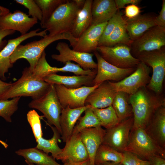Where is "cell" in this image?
<instances>
[{
	"instance_id": "23",
	"label": "cell",
	"mask_w": 165,
	"mask_h": 165,
	"mask_svg": "<svg viewBox=\"0 0 165 165\" xmlns=\"http://www.w3.org/2000/svg\"><path fill=\"white\" fill-rule=\"evenodd\" d=\"M90 105L72 108L68 106L63 108L60 118V124L61 130V138L65 142L72 135L75 124L82 114Z\"/></svg>"
},
{
	"instance_id": "18",
	"label": "cell",
	"mask_w": 165,
	"mask_h": 165,
	"mask_svg": "<svg viewBox=\"0 0 165 165\" xmlns=\"http://www.w3.org/2000/svg\"><path fill=\"white\" fill-rule=\"evenodd\" d=\"M61 152L54 159L66 162H79L89 159L86 149L81 140L80 133L72 134L65 142Z\"/></svg>"
},
{
	"instance_id": "37",
	"label": "cell",
	"mask_w": 165,
	"mask_h": 165,
	"mask_svg": "<svg viewBox=\"0 0 165 165\" xmlns=\"http://www.w3.org/2000/svg\"><path fill=\"white\" fill-rule=\"evenodd\" d=\"M27 116L28 121L31 127L36 141L42 137L43 135L40 121L41 116L34 109L29 111Z\"/></svg>"
},
{
	"instance_id": "43",
	"label": "cell",
	"mask_w": 165,
	"mask_h": 165,
	"mask_svg": "<svg viewBox=\"0 0 165 165\" xmlns=\"http://www.w3.org/2000/svg\"><path fill=\"white\" fill-rule=\"evenodd\" d=\"M115 2L118 10L124 8L126 5L134 4L137 5L141 1V0H115Z\"/></svg>"
},
{
	"instance_id": "29",
	"label": "cell",
	"mask_w": 165,
	"mask_h": 165,
	"mask_svg": "<svg viewBox=\"0 0 165 165\" xmlns=\"http://www.w3.org/2000/svg\"><path fill=\"white\" fill-rule=\"evenodd\" d=\"M132 42L127 31L126 20L122 16L111 35L99 46L110 47L124 44L130 47Z\"/></svg>"
},
{
	"instance_id": "28",
	"label": "cell",
	"mask_w": 165,
	"mask_h": 165,
	"mask_svg": "<svg viewBox=\"0 0 165 165\" xmlns=\"http://www.w3.org/2000/svg\"><path fill=\"white\" fill-rule=\"evenodd\" d=\"M17 155L25 159V161L36 165H61L52 156L36 147L20 149L15 152Z\"/></svg>"
},
{
	"instance_id": "1",
	"label": "cell",
	"mask_w": 165,
	"mask_h": 165,
	"mask_svg": "<svg viewBox=\"0 0 165 165\" xmlns=\"http://www.w3.org/2000/svg\"><path fill=\"white\" fill-rule=\"evenodd\" d=\"M146 87L129 95L128 102L134 118L132 128L145 129L156 111L165 105L164 98L150 91Z\"/></svg>"
},
{
	"instance_id": "36",
	"label": "cell",
	"mask_w": 165,
	"mask_h": 165,
	"mask_svg": "<svg viewBox=\"0 0 165 165\" xmlns=\"http://www.w3.org/2000/svg\"><path fill=\"white\" fill-rule=\"evenodd\" d=\"M20 97L13 98L11 100H0V116L6 121L11 123L12 116L17 111Z\"/></svg>"
},
{
	"instance_id": "27",
	"label": "cell",
	"mask_w": 165,
	"mask_h": 165,
	"mask_svg": "<svg viewBox=\"0 0 165 165\" xmlns=\"http://www.w3.org/2000/svg\"><path fill=\"white\" fill-rule=\"evenodd\" d=\"M92 0H86L82 7L78 12L71 32L72 36L79 38L91 25Z\"/></svg>"
},
{
	"instance_id": "15",
	"label": "cell",
	"mask_w": 165,
	"mask_h": 165,
	"mask_svg": "<svg viewBox=\"0 0 165 165\" xmlns=\"http://www.w3.org/2000/svg\"><path fill=\"white\" fill-rule=\"evenodd\" d=\"M40 29L31 31L27 33L21 35L14 39L8 40L6 45L0 51V79L5 81V75L9 69L13 66L11 63L10 57L17 47L25 40L35 36L44 37L47 34L46 29L38 32Z\"/></svg>"
},
{
	"instance_id": "51",
	"label": "cell",
	"mask_w": 165,
	"mask_h": 165,
	"mask_svg": "<svg viewBox=\"0 0 165 165\" xmlns=\"http://www.w3.org/2000/svg\"><path fill=\"white\" fill-rule=\"evenodd\" d=\"M25 162L26 163L28 164V165H35L34 164H32V163H30L28 162Z\"/></svg>"
},
{
	"instance_id": "3",
	"label": "cell",
	"mask_w": 165,
	"mask_h": 165,
	"mask_svg": "<svg viewBox=\"0 0 165 165\" xmlns=\"http://www.w3.org/2000/svg\"><path fill=\"white\" fill-rule=\"evenodd\" d=\"M77 39L71 33H64L54 36L46 35L39 40L34 41L24 45H19L11 55L10 62L13 64L19 59H25L29 63V68L32 70L45 48L50 44L59 40L65 39L69 41L70 46H72Z\"/></svg>"
},
{
	"instance_id": "42",
	"label": "cell",
	"mask_w": 165,
	"mask_h": 165,
	"mask_svg": "<svg viewBox=\"0 0 165 165\" xmlns=\"http://www.w3.org/2000/svg\"><path fill=\"white\" fill-rule=\"evenodd\" d=\"M156 25L165 28V0L162 1V8L158 15L155 19Z\"/></svg>"
},
{
	"instance_id": "6",
	"label": "cell",
	"mask_w": 165,
	"mask_h": 165,
	"mask_svg": "<svg viewBox=\"0 0 165 165\" xmlns=\"http://www.w3.org/2000/svg\"><path fill=\"white\" fill-rule=\"evenodd\" d=\"M136 58L152 68V75L147 88L155 94L160 95L162 91L165 76V47L159 50L142 53Z\"/></svg>"
},
{
	"instance_id": "13",
	"label": "cell",
	"mask_w": 165,
	"mask_h": 165,
	"mask_svg": "<svg viewBox=\"0 0 165 165\" xmlns=\"http://www.w3.org/2000/svg\"><path fill=\"white\" fill-rule=\"evenodd\" d=\"M59 54H53L51 57L58 61L65 64L68 61H74L85 70H96L97 64L93 59V54L81 52L71 49L66 42H60L56 47Z\"/></svg>"
},
{
	"instance_id": "48",
	"label": "cell",
	"mask_w": 165,
	"mask_h": 165,
	"mask_svg": "<svg viewBox=\"0 0 165 165\" xmlns=\"http://www.w3.org/2000/svg\"><path fill=\"white\" fill-rule=\"evenodd\" d=\"M9 12V10L8 9L0 6V17L2 15Z\"/></svg>"
},
{
	"instance_id": "26",
	"label": "cell",
	"mask_w": 165,
	"mask_h": 165,
	"mask_svg": "<svg viewBox=\"0 0 165 165\" xmlns=\"http://www.w3.org/2000/svg\"><path fill=\"white\" fill-rule=\"evenodd\" d=\"M118 10L114 0L93 1L91 25L108 22Z\"/></svg>"
},
{
	"instance_id": "32",
	"label": "cell",
	"mask_w": 165,
	"mask_h": 165,
	"mask_svg": "<svg viewBox=\"0 0 165 165\" xmlns=\"http://www.w3.org/2000/svg\"><path fill=\"white\" fill-rule=\"evenodd\" d=\"M123 158V153L118 152L108 145L101 144L96 154L95 164L107 162L121 163Z\"/></svg>"
},
{
	"instance_id": "40",
	"label": "cell",
	"mask_w": 165,
	"mask_h": 165,
	"mask_svg": "<svg viewBox=\"0 0 165 165\" xmlns=\"http://www.w3.org/2000/svg\"><path fill=\"white\" fill-rule=\"evenodd\" d=\"M123 153V158L121 163L123 165H151L149 161L142 159L127 151Z\"/></svg>"
},
{
	"instance_id": "25",
	"label": "cell",
	"mask_w": 165,
	"mask_h": 165,
	"mask_svg": "<svg viewBox=\"0 0 165 165\" xmlns=\"http://www.w3.org/2000/svg\"><path fill=\"white\" fill-rule=\"evenodd\" d=\"M96 75H61L56 73L49 74L43 80L50 84H61L69 88H76L82 86H92L93 81Z\"/></svg>"
},
{
	"instance_id": "20",
	"label": "cell",
	"mask_w": 165,
	"mask_h": 165,
	"mask_svg": "<svg viewBox=\"0 0 165 165\" xmlns=\"http://www.w3.org/2000/svg\"><path fill=\"white\" fill-rule=\"evenodd\" d=\"M117 92L111 85L109 81L100 83L88 96L85 106L92 108H103L112 105Z\"/></svg>"
},
{
	"instance_id": "8",
	"label": "cell",
	"mask_w": 165,
	"mask_h": 165,
	"mask_svg": "<svg viewBox=\"0 0 165 165\" xmlns=\"http://www.w3.org/2000/svg\"><path fill=\"white\" fill-rule=\"evenodd\" d=\"M96 51L106 61L120 68H135L141 62L131 54L130 47L124 44L98 46Z\"/></svg>"
},
{
	"instance_id": "5",
	"label": "cell",
	"mask_w": 165,
	"mask_h": 165,
	"mask_svg": "<svg viewBox=\"0 0 165 165\" xmlns=\"http://www.w3.org/2000/svg\"><path fill=\"white\" fill-rule=\"evenodd\" d=\"M125 151L148 161L156 156L165 159V150L159 146L148 135L145 129L141 128H132L129 142Z\"/></svg>"
},
{
	"instance_id": "21",
	"label": "cell",
	"mask_w": 165,
	"mask_h": 165,
	"mask_svg": "<svg viewBox=\"0 0 165 165\" xmlns=\"http://www.w3.org/2000/svg\"><path fill=\"white\" fill-rule=\"evenodd\" d=\"M106 129L101 127L85 129L79 133L80 138L88 153L89 165H95L96 152L103 141Z\"/></svg>"
},
{
	"instance_id": "33",
	"label": "cell",
	"mask_w": 165,
	"mask_h": 165,
	"mask_svg": "<svg viewBox=\"0 0 165 165\" xmlns=\"http://www.w3.org/2000/svg\"><path fill=\"white\" fill-rule=\"evenodd\" d=\"M92 108L100 121L101 126L105 129L112 127L120 122L112 105L103 108Z\"/></svg>"
},
{
	"instance_id": "16",
	"label": "cell",
	"mask_w": 165,
	"mask_h": 165,
	"mask_svg": "<svg viewBox=\"0 0 165 165\" xmlns=\"http://www.w3.org/2000/svg\"><path fill=\"white\" fill-rule=\"evenodd\" d=\"M62 67L51 66L47 62L45 51L38 60L35 67L32 70L33 73L38 77L43 79L47 75L59 72H70L75 75H96V70H85L79 64L68 61Z\"/></svg>"
},
{
	"instance_id": "30",
	"label": "cell",
	"mask_w": 165,
	"mask_h": 165,
	"mask_svg": "<svg viewBox=\"0 0 165 165\" xmlns=\"http://www.w3.org/2000/svg\"><path fill=\"white\" fill-rule=\"evenodd\" d=\"M48 125L53 132L52 138L49 139H45L42 137L39 138L36 141L37 143L36 147L47 154L51 153L52 156L54 159L62 151V149L60 148L58 143L61 138L60 134L55 127Z\"/></svg>"
},
{
	"instance_id": "4",
	"label": "cell",
	"mask_w": 165,
	"mask_h": 165,
	"mask_svg": "<svg viewBox=\"0 0 165 165\" xmlns=\"http://www.w3.org/2000/svg\"><path fill=\"white\" fill-rule=\"evenodd\" d=\"M81 8L73 0H67L57 8L41 28L48 31L50 36L71 33L77 13Z\"/></svg>"
},
{
	"instance_id": "10",
	"label": "cell",
	"mask_w": 165,
	"mask_h": 165,
	"mask_svg": "<svg viewBox=\"0 0 165 165\" xmlns=\"http://www.w3.org/2000/svg\"><path fill=\"white\" fill-rule=\"evenodd\" d=\"M165 46V28L153 26L133 41L131 52L136 56L144 52L160 49Z\"/></svg>"
},
{
	"instance_id": "9",
	"label": "cell",
	"mask_w": 165,
	"mask_h": 165,
	"mask_svg": "<svg viewBox=\"0 0 165 165\" xmlns=\"http://www.w3.org/2000/svg\"><path fill=\"white\" fill-rule=\"evenodd\" d=\"M150 72L149 67L141 61L134 71L129 75L119 82H109L116 92L132 95L141 88L147 86L151 79Z\"/></svg>"
},
{
	"instance_id": "12",
	"label": "cell",
	"mask_w": 165,
	"mask_h": 165,
	"mask_svg": "<svg viewBox=\"0 0 165 165\" xmlns=\"http://www.w3.org/2000/svg\"><path fill=\"white\" fill-rule=\"evenodd\" d=\"M99 84L91 86H83L76 88H68L61 84L54 85L57 95L63 108L68 106L75 108L85 106L87 97Z\"/></svg>"
},
{
	"instance_id": "22",
	"label": "cell",
	"mask_w": 165,
	"mask_h": 165,
	"mask_svg": "<svg viewBox=\"0 0 165 165\" xmlns=\"http://www.w3.org/2000/svg\"><path fill=\"white\" fill-rule=\"evenodd\" d=\"M144 129L154 142L165 150V105L156 111Z\"/></svg>"
},
{
	"instance_id": "19",
	"label": "cell",
	"mask_w": 165,
	"mask_h": 165,
	"mask_svg": "<svg viewBox=\"0 0 165 165\" xmlns=\"http://www.w3.org/2000/svg\"><path fill=\"white\" fill-rule=\"evenodd\" d=\"M107 22L91 25L72 46L73 50L88 53L96 51L100 38Z\"/></svg>"
},
{
	"instance_id": "34",
	"label": "cell",
	"mask_w": 165,
	"mask_h": 165,
	"mask_svg": "<svg viewBox=\"0 0 165 165\" xmlns=\"http://www.w3.org/2000/svg\"><path fill=\"white\" fill-rule=\"evenodd\" d=\"M84 112V115L82 117H80L79 119V123L75 126L72 134L79 133L85 129L101 127L100 121L91 106Z\"/></svg>"
},
{
	"instance_id": "2",
	"label": "cell",
	"mask_w": 165,
	"mask_h": 165,
	"mask_svg": "<svg viewBox=\"0 0 165 165\" xmlns=\"http://www.w3.org/2000/svg\"><path fill=\"white\" fill-rule=\"evenodd\" d=\"M51 84L35 75L29 67L25 68L20 78L12 83L8 90L0 97V100L22 96L30 97L33 100L43 96L49 89Z\"/></svg>"
},
{
	"instance_id": "17",
	"label": "cell",
	"mask_w": 165,
	"mask_h": 165,
	"mask_svg": "<svg viewBox=\"0 0 165 165\" xmlns=\"http://www.w3.org/2000/svg\"><path fill=\"white\" fill-rule=\"evenodd\" d=\"M36 19L30 17L26 13L19 10L9 12L0 17V29L13 30L25 35L38 22Z\"/></svg>"
},
{
	"instance_id": "24",
	"label": "cell",
	"mask_w": 165,
	"mask_h": 165,
	"mask_svg": "<svg viewBox=\"0 0 165 165\" xmlns=\"http://www.w3.org/2000/svg\"><path fill=\"white\" fill-rule=\"evenodd\" d=\"M156 16L153 13H146L132 19H125L127 31L130 39L133 41L156 26L155 19Z\"/></svg>"
},
{
	"instance_id": "44",
	"label": "cell",
	"mask_w": 165,
	"mask_h": 165,
	"mask_svg": "<svg viewBox=\"0 0 165 165\" xmlns=\"http://www.w3.org/2000/svg\"><path fill=\"white\" fill-rule=\"evenodd\" d=\"M15 31L13 30H2L0 29V51L7 44L6 41L3 39L6 37L14 34Z\"/></svg>"
},
{
	"instance_id": "7",
	"label": "cell",
	"mask_w": 165,
	"mask_h": 165,
	"mask_svg": "<svg viewBox=\"0 0 165 165\" xmlns=\"http://www.w3.org/2000/svg\"><path fill=\"white\" fill-rule=\"evenodd\" d=\"M28 106L42 113L47 119L46 124L55 127L61 135L59 121L63 108L57 95L54 84H51L48 91L42 97L32 100L29 103Z\"/></svg>"
},
{
	"instance_id": "11",
	"label": "cell",
	"mask_w": 165,
	"mask_h": 165,
	"mask_svg": "<svg viewBox=\"0 0 165 165\" xmlns=\"http://www.w3.org/2000/svg\"><path fill=\"white\" fill-rule=\"evenodd\" d=\"M133 116L119 122L112 127L106 129L102 144L123 152L129 141L130 130L133 126Z\"/></svg>"
},
{
	"instance_id": "41",
	"label": "cell",
	"mask_w": 165,
	"mask_h": 165,
	"mask_svg": "<svg viewBox=\"0 0 165 165\" xmlns=\"http://www.w3.org/2000/svg\"><path fill=\"white\" fill-rule=\"evenodd\" d=\"M125 16L127 19L134 18L139 15L141 12V8L137 5L130 4L124 7Z\"/></svg>"
},
{
	"instance_id": "14",
	"label": "cell",
	"mask_w": 165,
	"mask_h": 165,
	"mask_svg": "<svg viewBox=\"0 0 165 165\" xmlns=\"http://www.w3.org/2000/svg\"><path fill=\"white\" fill-rule=\"evenodd\" d=\"M94 53L97 61V68L96 74L93 81V86L109 80L119 82L130 75L136 69V68H119L106 61L97 51Z\"/></svg>"
},
{
	"instance_id": "31",
	"label": "cell",
	"mask_w": 165,
	"mask_h": 165,
	"mask_svg": "<svg viewBox=\"0 0 165 165\" xmlns=\"http://www.w3.org/2000/svg\"><path fill=\"white\" fill-rule=\"evenodd\" d=\"M129 96L126 93L117 92L112 104L120 121L133 116L131 107L128 102Z\"/></svg>"
},
{
	"instance_id": "45",
	"label": "cell",
	"mask_w": 165,
	"mask_h": 165,
	"mask_svg": "<svg viewBox=\"0 0 165 165\" xmlns=\"http://www.w3.org/2000/svg\"><path fill=\"white\" fill-rule=\"evenodd\" d=\"M149 161L151 165H165V159L159 156L153 157Z\"/></svg>"
},
{
	"instance_id": "38",
	"label": "cell",
	"mask_w": 165,
	"mask_h": 165,
	"mask_svg": "<svg viewBox=\"0 0 165 165\" xmlns=\"http://www.w3.org/2000/svg\"><path fill=\"white\" fill-rule=\"evenodd\" d=\"M122 16V13L118 10L115 15L108 20L100 38L98 46L111 35Z\"/></svg>"
},
{
	"instance_id": "35",
	"label": "cell",
	"mask_w": 165,
	"mask_h": 165,
	"mask_svg": "<svg viewBox=\"0 0 165 165\" xmlns=\"http://www.w3.org/2000/svg\"><path fill=\"white\" fill-rule=\"evenodd\" d=\"M67 0H35L41 10L42 18L40 24L42 27L49 19L57 8Z\"/></svg>"
},
{
	"instance_id": "46",
	"label": "cell",
	"mask_w": 165,
	"mask_h": 165,
	"mask_svg": "<svg viewBox=\"0 0 165 165\" xmlns=\"http://www.w3.org/2000/svg\"><path fill=\"white\" fill-rule=\"evenodd\" d=\"M12 83L5 82L0 79V97L10 88Z\"/></svg>"
},
{
	"instance_id": "47",
	"label": "cell",
	"mask_w": 165,
	"mask_h": 165,
	"mask_svg": "<svg viewBox=\"0 0 165 165\" xmlns=\"http://www.w3.org/2000/svg\"><path fill=\"white\" fill-rule=\"evenodd\" d=\"M61 165H89V160L79 162H66Z\"/></svg>"
},
{
	"instance_id": "49",
	"label": "cell",
	"mask_w": 165,
	"mask_h": 165,
	"mask_svg": "<svg viewBox=\"0 0 165 165\" xmlns=\"http://www.w3.org/2000/svg\"><path fill=\"white\" fill-rule=\"evenodd\" d=\"M76 4L81 8H82L84 6L86 0H73Z\"/></svg>"
},
{
	"instance_id": "50",
	"label": "cell",
	"mask_w": 165,
	"mask_h": 165,
	"mask_svg": "<svg viewBox=\"0 0 165 165\" xmlns=\"http://www.w3.org/2000/svg\"><path fill=\"white\" fill-rule=\"evenodd\" d=\"M95 165H123L121 163H117L112 162H107L103 163L95 164Z\"/></svg>"
},
{
	"instance_id": "39",
	"label": "cell",
	"mask_w": 165,
	"mask_h": 165,
	"mask_svg": "<svg viewBox=\"0 0 165 165\" xmlns=\"http://www.w3.org/2000/svg\"><path fill=\"white\" fill-rule=\"evenodd\" d=\"M17 3L21 5L28 10V16L41 20L42 13L40 8L33 0H15Z\"/></svg>"
}]
</instances>
